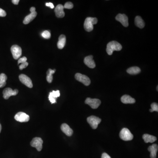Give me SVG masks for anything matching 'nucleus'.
Listing matches in <instances>:
<instances>
[{
    "label": "nucleus",
    "instance_id": "5701e85b",
    "mask_svg": "<svg viewBox=\"0 0 158 158\" xmlns=\"http://www.w3.org/2000/svg\"><path fill=\"white\" fill-rule=\"evenodd\" d=\"M141 69L137 66L132 67L127 69V73L131 75L138 74L141 72Z\"/></svg>",
    "mask_w": 158,
    "mask_h": 158
},
{
    "label": "nucleus",
    "instance_id": "39448f33",
    "mask_svg": "<svg viewBox=\"0 0 158 158\" xmlns=\"http://www.w3.org/2000/svg\"><path fill=\"white\" fill-rule=\"evenodd\" d=\"M75 77L77 81L83 83L85 86H89L91 84L90 79L86 75H83L80 73H77L75 75Z\"/></svg>",
    "mask_w": 158,
    "mask_h": 158
},
{
    "label": "nucleus",
    "instance_id": "a211bd4d",
    "mask_svg": "<svg viewBox=\"0 0 158 158\" xmlns=\"http://www.w3.org/2000/svg\"><path fill=\"white\" fill-rule=\"evenodd\" d=\"M122 103L124 104H133L136 102L133 98L128 95H124L121 98Z\"/></svg>",
    "mask_w": 158,
    "mask_h": 158
},
{
    "label": "nucleus",
    "instance_id": "c9c22d12",
    "mask_svg": "<svg viewBox=\"0 0 158 158\" xmlns=\"http://www.w3.org/2000/svg\"><path fill=\"white\" fill-rule=\"evenodd\" d=\"M1 128H2V127H1V123H0V133L1 132Z\"/></svg>",
    "mask_w": 158,
    "mask_h": 158
},
{
    "label": "nucleus",
    "instance_id": "f704fd0d",
    "mask_svg": "<svg viewBox=\"0 0 158 158\" xmlns=\"http://www.w3.org/2000/svg\"><path fill=\"white\" fill-rule=\"evenodd\" d=\"M30 11L31 12H36V9H35V8L34 7H31L30 9Z\"/></svg>",
    "mask_w": 158,
    "mask_h": 158
},
{
    "label": "nucleus",
    "instance_id": "2f4dec72",
    "mask_svg": "<svg viewBox=\"0 0 158 158\" xmlns=\"http://www.w3.org/2000/svg\"><path fill=\"white\" fill-rule=\"evenodd\" d=\"M101 158H111L110 156L106 153H103L101 155Z\"/></svg>",
    "mask_w": 158,
    "mask_h": 158
},
{
    "label": "nucleus",
    "instance_id": "ddd939ff",
    "mask_svg": "<svg viewBox=\"0 0 158 158\" xmlns=\"http://www.w3.org/2000/svg\"><path fill=\"white\" fill-rule=\"evenodd\" d=\"M93 56L92 55H89L85 57L84 60V62L85 65L92 69H93L96 66L95 62L93 60Z\"/></svg>",
    "mask_w": 158,
    "mask_h": 158
},
{
    "label": "nucleus",
    "instance_id": "72a5a7b5",
    "mask_svg": "<svg viewBox=\"0 0 158 158\" xmlns=\"http://www.w3.org/2000/svg\"><path fill=\"white\" fill-rule=\"evenodd\" d=\"M12 1L14 5H18V3H19V0H12Z\"/></svg>",
    "mask_w": 158,
    "mask_h": 158
},
{
    "label": "nucleus",
    "instance_id": "6e6552de",
    "mask_svg": "<svg viewBox=\"0 0 158 158\" xmlns=\"http://www.w3.org/2000/svg\"><path fill=\"white\" fill-rule=\"evenodd\" d=\"M11 51L15 60H18L21 57L22 54V49L17 45H14L11 47Z\"/></svg>",
    "mask_w": 158,
    "mask_h": 158
},
{
    "label": "nucleus",
    "instance_id": "c85d7f7f",
    "mask_svg": "<svg viewBox=\"0 0 158 158\" xmlns=\"http://www.w3.org/2000/svg\"><path fill=\"white\" fill-rule=\"evenodd\" d=\"M28 65V63L27 62H24V63H22L19 66V69L20 70H23L24 68H26Z\"/></svg>",
    "mask_w": 158,
    "mask_h": 158
},
{
    "label": "nucleus",
    "instance_id": "c756f323",
    "mask_svg": "<svg viewBox=\"0 0 158 158\" xmlns=\"http://www.w3.org/2000/svg\"><path fill=\"white\" fill-rule=\"evenodd\" d=\"M27 58L26 57H22V58H20L18 60V64H20V63H23L24 62H27Z\"/></svg>",
    "mask_w": 158,
    "mask_h": 158
},
{
    "label": "nucleus",
    "instance_id": "f03ea898",
    "mask_svg": "<svg viewBox=\"0 0 158 158\" xmlns=\"http://www.w3.org/2000/svg\"><path fill=\"white\" fill-rule=\"evenodd\" d=\"M98 23L96 18L88 17L85 19L84 23V28L87 32H91L93 30L94 25Z\"/></svg>",
    "mask_w": 158,
    "mask_h": 158
},
{
    "label": "nucleus",
    "instance_id": "7c9ffc66",
    "mask_svg": "<svg viewBox=\"0 0 158 158\" xmlns=\"http://www.w3.org/2000/svg\"><path fill=\"white\" fill-rule=\"evenodd\" d=\"M6 16V12L5 10L0 8V17H5Z\"/></svg>",
    "mask_w": 158,
    "mask_h": 158
},
{
    "label": "nucleus",
    "instance_id": "4c0bfd02",
    "mask_svg": "<svg viewBox=\"0 0 158 158\" xmlns=\"http://www.w3.org/2000/svg\"><path fill=\"white\" fill-rule=\"evenodd\" d=\"M157 91H158V86H157Z\"/></svg>",
    "mask_w": 158,
    "mask_h": 158
},
{
    "label": "nucleus",
    "instance_id": "9b49d317",
    "mask_svg": "<svg viewBox=\"0 0 158 158\" xmlns=\"http://www.w3.org/2000/svg\"><path fill=\"white\" fill-rule=\"evenodd\" d=\"M19 80L21 83L29 88H32L33 87V83L30 78L29 77L25 74H21L19 76Z\"/></svg>",
    "mask_w": 158,
    "mask_h": 158
},
{
    "label": "nucleus",
    "instance_id": "f8f14e48",
    "mask_svg": "<svg viewBox=\"0 0 158 158\" xmlns=\"http://www.w3.org/2000/svg\"><path fill=\"white\" fill-rule=\"evenodd\" d=\"M116 19L120 22L124 27H127L129 26L128 17L125 14H118L116 17Z\"/></svg>",
    "mask_w": 158,
    "mask_h": 158
},
{
    "label": "nucleus",
    "instance_id": "dca6fc26",
    "mask_svg": "<svg viewBox=\"0 0 158 158\" xmlns=\"http://www.w3.org/2000/svg\"><path fill=\"white\" fill-rule=\"evenodd\" d=\"M61 129L62 131L68 136H71L73 133V131L72 129L66 123H63L62 125Z\"/></svg>",
    "mask_w": 158,
    "mask_h": 158
},
{
    "label": "nucleus",
    "instance_id": "a878e982",
    "mask_svg": "<svg viewBox=\"0 0 158 158\" xmlns=\"http://www.w3.org/2000/svg\"><path fill=\"white\" fill-rule=\"evenodd\" d=\"M41 35H42V37H43L44 38L47 39L50 38L51 36L50 32L49 31H48V30L44 31V32L42 33V34H41Z\"/></svg>",
    "mask_w": 158,
    "mask_h": 158
},
{
    "label": "nucleus",
    "instance_id": "e433bc0d",
    "mask_svg": "<svg viewBox=\"0 0 158 158\" xmlns=\"http://www.w3.org/2000/svg\"><path fill=\"white\" fill-rule=\"evenodd\" d=\"M149 111H150V112H153V110L152 109H150V110H149Z\"/></svg>",
    "mask_w": 158,
    "mask_h": 158
},
{
    "label": "nucleus",
    "instance_id": "cd10ccee",
    "mask_svg": "<svg viewBox=\"0 0 158 158\" xmlns=\"http://www.w3.org/2000/svg\"><path fill=\"white\" fill-rule=\"evenodd\" d=\"M151 109L154 111H158V105L156 103H153L151 104Z\"/></svg>",
    "mask_w": 158,
    "mask_h": 158
},
{
    "label": "nucleus",
    "instance_id": "6ab92c4d",
    "mask_svg": "<svg viewBox=\"0 0 158 158\" xmlns=\"http://www.w3.org/2000/svg\"><path fill=\"white\" fill-rule=\"evenodd\" d=\"M37 12H31L30 14L27 16L23 20V23L24 24H28L33 21L37 16Z\"/></svg>",
    "mask_w": 158,
    "mask_h": 158
},
{
    "label": "nucleus",
    "instance_id": "7ed1b4c3",
    "mask_svg": "<svg viewBox=\"0 0 158 158\" xmlns=\"http://www.w3.org/2000/svg\"><path fill=\"white\" fill-rule=\"evenodd\" d=\"M120 137L121 139L123 141H129L132 140L133 136L130 130L126 128H124L121 131L120 133Z\"/></svg>",
    "mask_w": 158,
    "mask_h": 158
},
{
    "label": "nucleus",
    "instance_id": "b1692460",
    "mask_svg": "<svg viewBox=\"0 0 158 158\" xmlns=\"http://www.w3.org/2000/svg\"><path fill=\"white\" fill-rule=\"evenodd\" d=\"M56 70H52L51 69H49L48 70V71L47 72V77H46V79H47V81L49 83H51L52 82V81H53V74L55 73Z\"/></svg>",
    "mask_w": 158,
    "mask_h": 158
},
{
    "label": "nucleus",
    "instance_id": "423d86ee",
    "mask_svg": "<svg viewBox=\"0 0 158 158\" xmlns=\"http://www.w3.org/2000/svg\"><path fill=\"white\" fill-rule=\"evenodd\" d=\"M43 141L40 137L34 138L30 142V145L33 147L35 148L38 151L40 152L42 150Z\"/></svg>",
    "mask_w": 158,
    "mask_h": 158
},
{
    "label": "nucleus",
    "instance_id": "4be33fe9",
    "mask_svg": "<svg viewBox=\"0 0 158 158\" xmlns=\"http://www.w3.org/2000/svg\"><path fill=\"white\" fill-rule=\"evenodd\" d=\"M135 24L139 28H143L145 26L144 21L140 16H137L135 18Z\"/></svg>",
    "mask_w": 158,
    "mask_h": 158
},
{
    "label": "nucleus",
    "instance_id": "1a4fd4ad",
    "mask_svg": "<svg viewBox=\"0 0 158 158\" xmlns=\"http://www.w3.org/2000/svg\"><path fill=\"white\" fill-rule=\"evenodd\" d=\"M18 92V91L17 89L13 90L10 88H6L3 91V97L5 99H8L11 96L17 95Z\"/></svg>",
    "mask_w": 158,
    "mask_h": 158
},
{
    "label": "nucleus",
    "instance_id": "f3484780",
    "mask_svg": "<svg viewBox=\"0 0 158 158\" xmlns=\"http://www.w3.org/2000/svg\"><path fill=\"white\" fill-rule=\"evenodd\" d=\"M158 150V146L157 144H154L148 148V151L150 152V157L151 158H156V153Z\"/></svg>",
    "mask_w": 158,
    "mask_h": 158
},
{
    "label": "nucleus",
    "instance_id": "2eb2a0df",
    "mask_svg": "<svg viewBox=\"0 0 158 158\" xmlns=\"http://www.w3.org/2000/svg\"><path fill=\"white\" fill-rule=\"evenodd\" d=\"M60 95V91H53L51 92L50 93L49 98L51 104L55 103H56V98Z\"/></svg>",
    "mask_w": 158,
    "mask_h": 158
},
{
    "label": "nucleus",
    "instance_id": "4468645a",
    "mask_svg": "<svg viewBox=\"0 0 158 158\" xmlns=\"http://www.w3.org/2000/svg\"><path fill=\"white\" fill-rule=\"evenodd\" d=\"M64 6L62 5H58L55 9V13L56 17L58 18H63L65 16L64 12Z\"/></svg>",
    "mask_w": 158,
    "mask_h": 158
},
{
    "label": "nucleus",
    "instance_id": "473e14b6",
    "mask_svg": "<svg viewBox=\"0 0 158 158\" xmlns=\"http://www.w3.org/2000/svg\"><path fill=\"white\" fill-rule=\"evenodd\" d=\"M46 6L47 7H49L51 9H53L54 8V5L52 3H47L46 4Z\"/></svg>",
    "mask_w": 158,
    "mask_h": 158
},
{
    "label": "nucleus",
    "instance_id": "9d476101",
    "mask_svg": "<svg viewBox=\"0 0 158 158\" xmlns=\"http://www.w3.org/2000/svg\"><path fill=\"white\" fill-rule=\"evenodd\" d=\"M15 119L19 122H27L29 121V116L23 112H18L15 116Z\"/></svg>",
    "mask_w": 158,
    "mask_h": 158
},
{
    "label": "nucleus",
    "instance_id": "0eeeda50",
    "mask_svg": "<svg viewBox=\"0 0 158 158\" xmlns=\"http://www.w3.org/2000/svg\"><path fill=\"white\" fill-rule=\"evenodd\" d=\"M85 103L91 106L93 109H96L100 105L101 101L98 99L88 98L85 100Z\"/></svg>",
    "mask_w": 158,
    "mask_h": 158
},
{
    "label": "nucleus",
    "instance_id": "20e7f679",
    "mask_svg": "<svg viewBox=\"0 0 158 158\" xmlns=\"http://www.w3.org/2000/svg\"><path fill=\"white\" fill-rule=\"evenodd\" d=\"M87 121L92 129H96L101 122V119L97 116H92L87 118Z\"/></svg>",
    "mask_w": 158,
    "mask_h": 158
},
{
    "label": "nucleus",
    "instance_id": "412c9836",
    "mask_svg": "<svg viewBox=\"0 0 158 158\" xmlns=\"http://www.w3.org/2000/svg\"><path fill=\"white\" fill-rule=\"evenodd\" d=\"M66 43V37L65 35L62 34L59 37V41L57 43L58 48L60 49H63Z\"/></svg>",
    "mask_w": 158,
    "mask_h": 158
},
{
    "label": "nucleus",
    "instance_id": "f257e3e1",
    "mask_svg": "<svg viewBox=\"0 0 158 158\" xmlns=\"http://www.w3.org/2000/svg\"><path fill=\"white\" fill-rule=\"evenodd\" d=\"M122 49L121 45L116 41H112L107 44L106 52L108 55H112L114 51H120Z\"/></svg>",
    "mask_w": 158,
    "mask_h": 158
},
{
    "label": "nucleus",
    "instance_id": "393cba45",
    "mask_svg": "<svg viewBox=\"0 0 158 158\" xmlns=\"http://www.w3.org/2000/svg\"><path fill=\"white\" fill-rule=\"evenodd\" d=\"M7 77L4 73H1L0 75V88H3L6 84Z\"/></svg>",
    "mask_w": 158,
    "mask_h": 158
},
{
    "label": "nucleus",
    "instance_id": "bb28decb",
    "mask_svg": "<svg viewBox=\"0 0 158 158\" xmlns=\"http://www.w3.org/2000/svg\"><path fill=\"white\" fill-rule=\"evenodd\" d=\"M73 7V4L71 2H66L64 6V8L66 9H72Z\"/></svg>",
    "mask_w": 158,
    "mask_h": 158
},
{
    "label": "nucleus",
    "instance_id": "aec40b11",
    "mask_svg": "<svg viewBox=\"0 0 158 158\" xmlns=\"http://www.w3.org/2000/svg\"><path fill=\"white\" fill-rule=\"evenodd\" d=\"M143 139L144 142L146 143H153L157 140V138L153 135H149L148 134H144L143 135Z\"/></svg>",
    "mask_w": 158,
    "mask_h": 158
}]
</instances>
